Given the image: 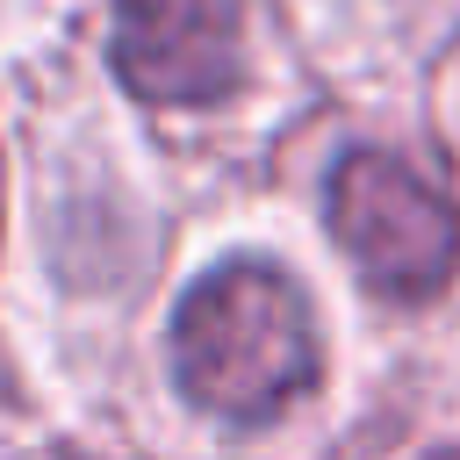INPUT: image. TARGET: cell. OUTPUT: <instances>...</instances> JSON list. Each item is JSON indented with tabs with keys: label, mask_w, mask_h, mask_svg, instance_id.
Listing matches in <instances>:
<instances>
[{
	"label": "cell",
	"mask_w": 460,
	"mask_h": 460,
	"mask_svg": "<svg viewBox=\"0 0 460 460\" xmlns=\"http://www.w3.org/2000/svg\"><path fill=\"white\" fill-rule=\"evenodd\" d=\"M172 374L194 410L266 424L316 388V316L280 266L230 259L172 316Z\"/></svg>",
	"instance_id": "1"
},
{
	"label": "cell",
	"mask_w": 460,
	"mask_h": 460,
	"mask_svg": "<svg viewBox=\"0 0 460 460\" xmlns=\"http://www.w3.org/2000/svg\"><path fill=\"white\" fill-rule=\"evenodd\" d=\"M331 237L345 244L367 288L417 302L460 259V208L424 165L395 151H352L331 172Z\"/></svg>",
	"instance_id": "2"
},
{
	"label": "cell",
	"mask_w": 460,
	"mask_h": 460,
	"mask_svg": "<svg viewBox=\"0 0 460 460\" xmlns=\"http://www.w3.org/2000/svg\"><path fill=\"white\" fill-rule=\"evenodd\" d=\"M115 72L158 108L223 101L244 79V0H115Z\"/></svg>",
	"instance_id": "3"
}]
</instances>
